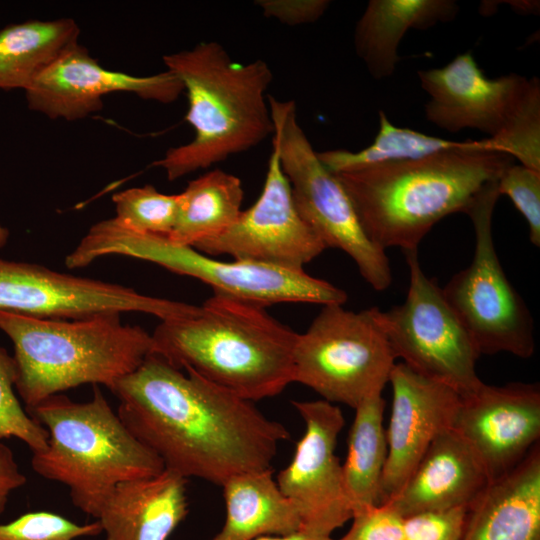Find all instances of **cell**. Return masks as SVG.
Listing matches in <instances>:
<instances>
[{
  "label": "cell",
  "mask_w": 540,
  "mask_h": 540,
  "mask_svg": "<svg viewBox=\"0 0 540 540\" xmlns=\"http://www.w3.org/2000/svg\"><path fill=\"white\" fill-rule=\"evenodd\" d=\"M129 431L182 477L221 486L243 472L271 468L287 428L252 401L150 354L110 390Z\"/></svg>",
  "instance_id": "1"
},
{
  "label": "cell",
  "mask_w": 540,
  "mask_h": 540,
  "mask_svg": "<svg viewBox=\"0 0 540 540\" xmlns=\"http://www.w3.org/2000/svg\"><path fill=\"white\" fill-rule=\"evenodd\" d=\"M297 336L265 307L214 293L192 313L161 321L151 354L253 402L294 382Z\"/></svg>",
  "instance_id": "2"
},
{
  "label": "cell",
  "mask_w": 540,
  "mask_h": 540,
  "mask_svg": "<svg viewBox=\"0 0 540 540\" xmlns=\"http://www.w3.org/2000/svg\"><path fill=\"white\" fill-rule=\"evenodd\" d=\"M512 163L506 154L458 149L335 175L369 238L406 252L446 216L465 213Z\"/></svg>",
  "instance_id": "3"
},
{
  "label": "cell",
  "mask_w": 540,
  "mask_h": 540,
  "mask_svg": "<svg viewBox=\"0 0 540 540\" xmlns=\"http://www.w3.org/2000/svg\"><path fill=\"white\" fill-rule=\"evenodd\" d=\"M163 62L183 84L185 119L194 130L190 142L168 149L153 163L169 181L248 151L273 135L267 95L273 73L264 60L240 63L220 43L206 41L166 54Z\"/></svg>",
  "instance_id": "4"
},
{
  "label": "cell",
  "mask_w": 540,
  "mask_h": 540,
  "mask_svg": "<svg viewBox=\"0 0 540 540\" xmlns=\"http://www.w3.org/2000/svg\"><path fill=\"white\" fill-rule=\"evenodd\" d=\"M121 314L76 320L30 317L0 311V330L10 339L15 389L26 410L83 384L112 389L152 353V337Z\"/></svg>",
  "instance_id": "5"
},
{
  "label": "cell",
  "mask_w": 540,
  "mask_h": 540,
  "mask_svg": "<svg viewBox=\"0 0 540 540\" xmlns=\"http://www.w3.org/2000/svg\"><path fill=\"white\" fill-rule=\"evenodd\" d=\"M27 412L48 432L46 447L32 452L33 471L66 486L72 504L94 519L119 484L165 469L129 431L97 385L87 402L57 394Z\"/></svg>",
  "instance_id": "6"
},
{
  "label": "cell",
  "mask_w": 540,
  "mask_h": 540,
  "mask_svg": "<svg viewBox=\"0 0 540 540\" xmlns=\"http://www.w3.org/2000/svg\"><path fill=\"white\" fill-rule=\"evenodd\" d=\"M108 255L128 256L155 263L173 273L196 278L214 293L257 304H344L347 294L337 286L307 274L278 266L247 261H221L191 246L178 245L166 237L141 234L114 218L95 223L75 249L66 256L68 268L88 266Z\"/></svg>",
  "instance_id": "7"
},
{
  "label": "cell",
  "mask_w": 540,
  "mask_h": 540,
  "mask_svg": "<svg viewBox=\"0 0 540 540\" xmlns=\"http://www.w3.org/2000/svg\"><path fill=\"white\" fill-rule=\"evenodd\" d=\"M268 101L274 126L272 150L299 214L326 248L340 249L355 262L373 289H387L392 272L386 250L366 234L342 183L318 158L298 122L296 102L270 95Z\"/></svg>",
  "instance_id": "8"
},
{
  "label": "cell",
  "mask_w": 540,
  "mask_h": 540,
  "mask_svg": "<svg viewBox=\"0 0 540 540\" xmlns=\"http://www.w3.org/2000/svg\"><path fill=\"white\" fill-rule=\"evenodd\" d=\"M379 313L378 307L354 312L343 304L324 305L297 336L294 382L325 401L353 409L365 398L382 393L396 357Z\"/></svg>",
  "instance_id": "9"
},
{
  "label": "cell",
  "mask_w": 540,
  "mask_h": 540,
  "mask_svg": "<svg viewBox=\"0 0 540 540\" xmlns=\"http://www.w3.org/2000/svg\"><path fill=\"white\" fill-rule=\"evenodd\" d=\"M497 181L487 184L465 212L475 232L474 255L442 291L480 355L507 352L528 359L535 351L533 319L507 278L493 241Z\"/></svg>",
  "instance_id": "10"
},
{
  "label": "cell",
  "mask_w": 540,
  "mask_h": 540,
  "mask_svg": "<svg viewBox=\"0 0 540 540\" xmlns=\"http://www.w3.org/2000/svg\"><path fill=\"white\" fill-rule=\"evenodd\" d=\"M404 253L409 268L407 296L402 304L379 313L392 351L420 375L460 396L472 393L484 383L476 372L481 355L436 279L422 270L418 250Z\"/></svg>",
  "instance_id": "11"
},
{
  "label": "cell",
  "mask_w": 540,
  "mask_h": 540,
  "mask_svg": "<svg viewBox=\"0 0 540 540\" xmlns=\"http://www.w3.org/2000/svg\"><path fill=\"white\" fill-rule=\"evenodd\" d=\"M195 307L120 284L0 258V311L57 320L140 312L163 321L186 316Z\"/></svg>",
  "instance_id": "12"
},
{
  "label": "cell",
  "mask_w": 540,
  "mask_h": 540,
  "mask_svg": "<svg viewBox=\"0 0 540 540\" xmlns=\"http://www.w3.org/2000/svg\"><path fill=\"white\" fill-rule=\"evenodd\" d=\"M292 404L305 423V432L276 482L296 507L299 531L331 536L353 516L344 489L342 464L335 453L345 419L339 407L323 399Z\"/></svg>",
  "instance_id": "13"
},
{
  "label": "cell",
  "mask_w": 540,
  "mask_h": 540,
  "mask_svg": "<svg viewBox=\"0 0 540 540\" xmlns=\"http://www.w3.org/2000/svg\"><path fill=\"white\" fill-rule=\"evenodd\" d=\"M193 248L208 256L303 270L326 246L299 214L277 154L272 150L263 189L223 233Z\"/></svg>",
  "instance_id": "14"
},
{
  "label": "cell",
  "mask_w": 540,
  "mask_h": 540,
  "mask_svg": "<svg viewBox=\"0 0 540 540\" xmlns=\"http://www.w3.org/2000/svg\"><path fill=\"white\" fill-rule=\"evenodd\" d=\"M117 92L169 104L179 98L184 87L169 70L135 76L105 68L78 42L64 50L24 90L30 110L66 121L100 111L103 97Z\"/></svg>",
  "instance_id": "15"
},
{
  "label": "cell",
  "mask_w": 540,
  "mask_h": 540,
  "mask_svg": "<svg viewBox=\"0 0 540 540\" xmlns=\"http://www.w3.org/2000/svg\"><path fill=\"white\" fill-rule=\"evenodd\" d=\"M453 428L475 452L492 481L518 465L539 443L540 386L483 383L460 396Z\"/></svg>",
  "instance_id": "16"
},
{
  "label": "cell",
  "mask_w": 540,
  "mask_h": 540,
  "mask_svg": "<svg viewBox=\"0 0 540 540\" xmlns=\"http://www.w3.org/2000/svg\"><path fill=\"white\" fill-rule=\"evenodd\" d=\"M389 382L393 399L379 504L400 491L435 437L453 427L460 403L455 390L420 375L403 362L395 363Z\"/></svg>",
  "instance_id": "17"
},
{
  "label": "cell",
  "mask_w": 540,
  "mask_h": 540,
  "mask_svg": "<svg viewBox=\"0 0 540 540\" xmlns=\"http://www.w3.org/2000/svg\"><path fill=\"white\" fill-rule=\"evenodd\" d=\"M428 94L424 112L433 125L450 133L476 129L494 136L526 77L511 73L488 78L471 51L458 54L442 67L419 70Z\"/></svg>",
  "instance_id": "18"
},
{
  "label": "cell",
  "mask_w": 540,
  "mask_h": 540,
  "mask_svg": "<svg viewBox=\"0 0 540 540\" xmlns=\"http://www.w3.org/2000/svg\"><path fill=\"white\" fill-rule=\"evenodd\" d=\"M489 482L475 452L452 427L435 437L400 491L386 503L403 518L469 507Z\"/></svg>",
  "instance_id": "19"
},
{
  "label": "cell",
  "mask_w": 540,
  "mask_h": 540,
  "mask_svg": "<svg viewBox=\"0 0 540 540\" xmlns=\"http://www.w3.org/2000/svg\"><path fill=\"white\" fill-rule=\"evenodd\" d=\"M186 485L167 469L119 484L95 518L105 540H168L189 513Z\"/></svg>",
  "instance_id": "20"
},
{
  "label": "cell",
  "mask_w": 540,
  "mask_h": 540,
  "mask_svg": "<svg viewBox=\"0 0 540 540\" xmlns=\"http://www.w3.org/2000/svg\"><path fill=\"white\" fill-rule=\"evenodd\" d=\"M461 540H540V445L467 508Z\"/></svg>",
  "instance_id": "21"
},
{
  "label": "cell",
  "mask_w": 540,
  "mask_h": 540,
  "mask_svg": "<svg viewBox=\"0 0 540 540\" xmlns=\"http://www.w3.org/2000/svg\"><path fill=\"white\" fill-rule=\"evenodd\" d=\"M458 12L454 0H370L355 26V52L373 78H388L400 61L398 48L410 29L450 22Z\"/></svg>",
  "instance_id": "22"
},
{
  "label": "cell",
  "mask_w": 540,
  "mask_h": 540,
  "mask_svg": "<svg viewBox=\"0 0 540 540\" xmlns=\"http://www.w3.org/2000/svg\"><path fill=\"white\" fill-rule=\"evenodd\" d=\"M221 487L226 518L210 540H254L300 530L296 507L278 487L272 468L236 474Z\"/></svg>",
  "instance_id": "23"
},
{
  "label": "cell",
  "mask_w": 540,
  "mask_h": 540,
  "mask_svg": "<svg viewBox=\"0 0 540 540\" xmlns=\"http://www.w3.org/2000/svg\"><path fill=\"white\" fill-rule=\"evenodd\" d=\"M71 18L28 20L0 29V90L22 89L64 50L78 43Z\"/></svg>",
  "instance_id": "24"
},
{
  "label": "cell",
  "mask_w": 540,
  "mask_h": 540,
  "mask_svg": "<svg viewBox=\"0 0 540 540\" xmlns=\"http://www.w3.org/2000/svg\"><path fill=\"white\" fill-rule=\"evenodd\" d=\"M180 194V209L171 242L194 247L227 230L242 212L244 191L237 176L221 169L190 181Z\"/></svg>",
  "instance_id": "25"
},
{
  "label": "cell",
  "mask_w": 540,
  "mask_h": 540,
  "mask_svg": "<svg viewBox=\"0 0 540 540\" xmlns=\"http://www.w3.org/2000/svg\"><path fill=\"white\" fill-rule=\"evenodd\" d=\"M382 393L365 398L356 408L342 464L344 489L353 514L379 504V489L388 446L383 427Z\"/></svg>",
  "instance_id": "26"
},
{
  "label": "cell",
  "mask_w": 540,
  "mask_h": 540,
  "mask_svg": "<svg viewBox=\"0 0 540 540\" xmlns=\"http://www.w3.org/2000/svg\"><path fill=\"white\" fill-rule=\"evenodd\" d=\"M458 149L488 151V146L486 138L453 141L430 136L410 128L397 127L390 122L386 113L380 110L378 133L369 146L357 152L332 149L317 152V155L330 172L339 174L373 166L418 160Z\"/></svg>",
  "instance_id": "27"
},
{
  "label": "cell",
  "mask_w": 540,
  "mask_h": 540,
  "mask_svg": "<svg viewBox=\"0 0 540 540\" xmlns=\"http://www.w3.org/2000/svg\"><path fill=\"white\" fill-rule=\"evenodd\" d=\"M489 150L540 172V81L526 78L499 129L487 137Z\"/></svg>",
  "instance_id": "28"
},
{
  "label": "cell",
  "mask_w": 540,
  "mask_h": 540,
  "mask_svg": "<svg viewBox=\"0 0 540 540\" xmlns=\"http://www.w3.org/2000/svg\"><path fill=\"white\" fill-rule=\"evenodd\" d=\"M118 224L131 231L169 237L177 222L180 194H165L152 185L133 187L112 197Z\"/></svg>",
  "instance_id": "29"
},
{
  "label": "cell",
  "mask_w": 540,
  "mask_h": 540,
  "mask_svg": "<svg viewBox=\"0 0 540 540\" xmlns=\"http://www.w3.org/2000/svg\"><path fill=\"white\" fill-rule=\"evenodd\" d=\"M15 382L13 356L0 345V442L16 438L32 452L40 451L47 445L48 432L21 406Z\"/></svg>",
  "instance_id": "30"
},
{
  "label": "cell",
  "mask_w": 540,
  "mask_h": 540,
  "mask_svg": "<svg viewBox=\"0 0 540 540\" xmlns=\"http://www.w3.org/2000/svg\"><path fill=\"white\" fill-rule=\"evenodd\" d=\"M102 534L95 520L78 524L50 511H33L0 524V540H78Z\"/></svg>",
  "instance_id": "31"
},
{
  "label": "cell",
  "mask_w": 540,
  "mask_h": 540,
  "mask_svg": "<svg viewBox=\"0 0 540 540\" xmlns=\"http://www.w3.org/2000/svg\"><path fill=\"white\" fill-rule=\"evenodd\" d=\"M499 195H506L522 214L529 240L540 246V172L521 164H510L497 181Z\"/></svg>",
  "instance_id": "32"
},
{
  "label": "cell",
  "mask_w": 540,
  "mask_h": 540,
  "mask_svg": "<svg viewBox=\"0 0 540 540\" xmlns=\"http://www.w3.org/2000/svg\"><path fill=\"white\" fill-rule=\"evenodd\" d=\"M467 508L455 507L404 517V540H461Z\"/></svg>",
  "instance_id": "33"
},
{
  "label": "cell",
  "mask_w": 540,
  "mask_h": 540,
  "mask_svg": "<svg viewBox=\"0 0 540 540\" xmlns=\"http://www.w3.org/2000/svg\"><path fill=\"white\" fill-rule=\"evenodd\" d=\"M403 517L388 503L356 511L350 529L338 540H404Z\"/></svg>",
  "instance_id": "34"
},
{
  "label": "cell",
  "mask_w": 540,
  "mask_h": 540,
  "mask_svg": "<svg viewBox=\"0 0 540 540\" xmlns=\"http://www.w3.org/2000/svg\"><path fill=\"white\" fill-rule=\"evenodd\" d=\"M328 0H257V6L267 18L288 26L314 23L330 6Z\"/></svg>",
  "instance_id": "35"
},
{
  "label": "cell",
  "mask_w": 540,
  "mask_h": 540,
  "mask_svg": "<svg viewBox=\"0 0 540 540\" xmlns=\"http://www.w3.org/2000/svg\"><path fill=\"white\" fill-rule=\"evenodd\" d=\"M27 482L13 451L0 442V516L6 509L9 496Z\"/></svg>",
  "instance_id": "36"
},
{
  "label": "cell",
  "mask_w": 540,
  "mask_h": 540,
  "mask_svg": "<svg viewBox=\"0 0 540 540\" xmlns=\"http://www.w3.org/2000/svg\"><path fill=\"white\" fill-rule=\"evenodd\" d=\"M507 3L514 12L519 14H539V1H530V0H518V1H504Z\"/></svg>",
  "instance_id": "37"
},
{
  "label": "cell",
  "mask_w": 540,
  "mask_h": 540,
  "mask_svg": "<svg viewBox=\"0 0 540 540\" xmlns=\"http://www.w3.org/2000/svg\"><path fill=\"white\" fill-rule=\"evenodd\" d=\"M254 540H334L331 536H321L309 534L303 531L286 535V536H262Z\"/></svg>",
  "instance_id": "38"
},
{
  "label": "cell",
  "mask_w": 540,
  "mask_h": 540,
  "mask_svg": "<svg viewBox=\"0 0 540 540\" xmlns=\"http://www.w3.org/2000/svg\"><path fill=\"white\" fill-rule=\"evenodd\" d=\"M9 237H10V232H9L8 228L5 227L0 222V249H2L3 247L6 246L8 240H9Z\"/></svg>",
  "instance_id": "39"
}]
</instances>
